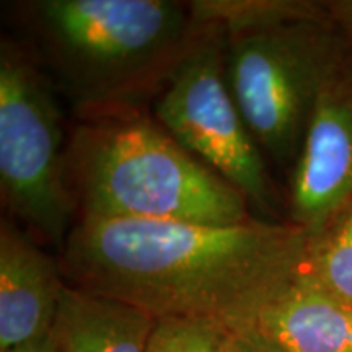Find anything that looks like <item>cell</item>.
Masks as SVG:
<instances>
[{"label": "cell", "mask_w": 352, "mask_h": 352, "mask_svg": "<svg viewBox=\"0 0 352 352\" xmlns=\"http://www.w3.org/2000/svg\"><path fill=\"white\" fill-rule=\"evenodd\" d=\"M243 334L192 316L157 318L145 352H236Z\"/></svg>", "instance_id": "13"}, {"label": "cell", "mask_w": 352, "mask_h": 352, "mask_svg": "<svg viewBox=\"0 0 352 352\" xmlns=\"http://www.w3.org/2000/svg\"><path fill=\"white\" fill-rule=\"evenodd\" d=\"M10 217L0 222V352L51 336L65 289L59 258Z\"/></svg>", "instance_id": "8"}, {"label": "cell", "mask_w": 352, "mask_h": 352, "mask_svg": "<svg viewBox=\"0 0 352 352\" xmlns=\"http://www.w3.org/2000/svg\"><path fill=\"white\" fill-rule=\"evenodd\" d=\"M352 197V44L344 36L321 82L290 171L289 222L311 232Z\"/></svg>", "instance_id": "7"}, {"label": "cell", "mask_w": 352, "mask_h": 352, "mask_svg": "<svg viewBox=\"0 0 352 352\" xmlns=\"http://www.w3.org/2000/svg\"><path fill=\"white\" fill-rule=\"evenodd\" d=\"M65 165L77 219L202 226L254 219L239 189L176 142L148 111L78 121L69 134Z\"/></svg>", "instance_id": "3"}, {"label": "cell", "mask_w": 352, "mask_h": 352, "mask_svg": "<svg viewBox=\"0 0 352 352\" xmlns=\"http://www.w3.org/2000/svg\"><path fill=\"white\" fill-rule=\"evenodd\" d=\"M57 91L21 41H0V195L41 245L63 250L77 214Z\"/></svg>", "instance_id": "5"}, {"label": "cell", "mask_w": 352, "mask_h": 352, "mask_svg": "<svg viewBox=\"0 0 352 352\" xmlns=\"http://www.w3.org/2000/svg\"><path fill=\"white\" fill-rule=\"evenodd\" d=\"M191 6L197 19L222 25L226 32L327 12V2L305 0H195Z\"/></svg>", "instance_id": "12"}, {"label": "cell", "mask_w": 352, "mask_h": 352, "mask_svg": "<svg viewBox=\"0 0 352 352\" xmlns=\"http://www.w3.org/2000/svg\"><path fill=\"white\" fill-rule=\"evenodd\" d=\"M152 116L179 145L210 166L263 214L276 199L266 157L246 127L226 76V30L206 21L160 95Z\"/></svg>", "instance_id": "6"}, {"label": "cell", "mask_w": 352, "mask_h": 352, "mask_svg": "<svg viewBox=\"0 0 352 352\" xmlns=\"http://www.w3.org/2000/svg\"><path fill=\"white\" fill-rule=\"evenodd\" d=\"M7 352H57V349L54 344V338H52V334H51V336L44 338V340H39V341L30 342V344L15 347V349H10Z\"/></svg>", "instance_id": "16"}, {"label": "cell", "mask_w": 352, "mask_h": 352, "mask_svg": "<svg viewBox=\"0 0 352 352\" xmlns=\"http://www.w3.org/2000/svg\"><path fill=\"white\" fill-rule=\"evenodd\" d=\"M302 271L331 296L352 305V197L307 233Z\"/></svg>", "instance_id": "11"}, {"label": "cell", "mask_w": 352, "mask_h": 352, "mask_svg": "<svg viewBox=\"0 0 352 352\" xmlns=\"http://www.w3.org/2000/svg\"><path fill=\"white\" fill-rule=\"evenodd\" d=\"M327 7L334 23L352 44V0H334L327 2Z\"/></svg>", "instance_id": "14"}, {"label": "cell", "mask_w": 352, "mask_h": 352, "mask_svg": "<svg viewBox=\"0 0 352 352\" xmlns=\"http://www.w3.org/2000/svg\"><path fill=\"white\" fill-rule=\"evenodd\" d=\"M155 321L142 308L67 284L52 338L57 352H145Z\"/></svg>", "instance_id": "10"}, {"label": "cell", "mask_w": 352, "mask_h": 352, "mask_svg": "<svg viewBox=\"0 0 352 352\" xmlns=\"http://www.w3.org/2000/svg\"><path fill=\"white\" fill-rule=\"evenodd\" d=\"M344 34L329 10L226 32V76L259 151L292 171Z\"/></svg>", "instance_id": "4"}, {"label": "cell", "mask_w": 352, "mask_h": 352, "mask_svg": "<svg viewBox=\"0 0 352 352\" xmlns=\"http://www.w3.org/2000/svg\"><path fill=\"white\" fill-rule=\"evenodd\" d=\"M307 232L252 219L235 226L77 219L59 263L72 287L155 318L192 316L252 334L263 308L303 267Z\"/></svg>", "instance_id": "1"}, {"label": "cell", "mask_w": 352, "mask_h": 352, "mask_svg": "<svg viewBox=\"0 0 352 352\" xmlns=\"http://www.w3.org/2000/svg\"><path fill=\"white\" fill-rule=\"evenodd\" d=\"M12 10L78 121L148 111L206 26L175 0H28Z\"/></svg>", "instance_id": "2"}, {"label": "cell", "mask_w": 352, "mask_h": 352, "mask_svg": "<svg viewBox=\"0 0 352 352\" xmlns=\"http://www.w3.org/2000/svg\"><path fill=\"white\" fill-rule=\"evenodd\" d=\"M254 333L277 352H352V305L300 270L263 308Z\"/></svg>", "instance_id": "9"}, {"label": "cell", "mask_w": 352, "mask_h": 352, "mask_svg": "<svg viewBox=\"0 0 352 352\" xmlns=\"http://www.w3.org/2000/svg\"><path fill=\"white\" fill-rule=\"evenodd\" d=\"M236 352H277V351L272 346L267 344L261 336H258L256 333H252V334H246V336H241Z\"/></svg>", "instance_id": "15"}]
</instances>
